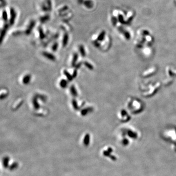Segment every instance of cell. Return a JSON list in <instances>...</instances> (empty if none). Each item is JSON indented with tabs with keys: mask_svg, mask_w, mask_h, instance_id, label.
Returning <instances> with one entry per match:
<instances>
[{
	"mask_svg": "<svg viewBox=\"0 0 176 176\" xmlns=\"http://www.w3.org/2000/svg\"><path fill=\"white\" fill-rule=\"evenodd\" d=\"M83 64L89 70H93L94 68H93V66L91 65V64H90V63H89L88 62H87V61H85L83 62Z\"/></svg>",
	"mask_w": 176,
	"mask_h": 176,
	"instance_id": "cell-27",
	"label": "cell"
},
{
	"mask_svg": "<svg viewBox=\"0 0 176 176\" xmlns=\"http://www.w3.org/2000/svg\"><path fill=\"white\" fill-rule=\"evenodd\" d=\"M33 103L35 109L38 110L40 108V105L37 101V97H34L33 98Z\"/></svg>",
	"mask_w": 176,
	"mask_h": 176,
	"instance_id": "cell-18",
	"label": "cell"
},
{
	"mask_svg": "<svg viewBox=\"0 0 176 176\" xmlns=\"http://www.w3.org/2000/svg\"><path fill=\"white\" fill-rule=\"evenodd\" d=\"M2 18L3 20L6 22H7L8 21V15H7V11L6 10H4L2 12Z\"/></svg>",
	"mask_w": 176,
	"mask_h": 176,
	"instance_id": "cell-25",
	"label": "cell"
},
{
	"mask_svg": "<svg viewBox=\"0 0 176 176\" xmlns=\"http://www.w3.org/2000/svg\"><path fill=\"white\" fill-rule=\"evenodd\" d=\"M166 73L168 77L173 78V77L176 76V69L172 67L168 66L166 68Z\"/></svg>",
	"mask_w": 176,
	"mask_h": 176,
	"instance_id": "cell-8",
	"label": "cell"
},
{
	"mask_svg": "<svg viewBox=\"0 0 176 176\" xmlns=\"http://www.w3.org/2000/svg\"><path fill=\"white\" fill-rule=\"evenodd\" d=\"M50 19V16L49 14H46L43 16H42L40 17L39 20L42 23H46V22H47L48 21H49Z\"/></svg>",
	"mask_w": 176,
	"mask_h": 176,
	"instance_id": "cell-14",
	"label": "cell"
},
{
	"mask_svg": "<svg viewBox=\"0 0 176 176\" xmlns=\"http://www.w3.org/2000/svg\"><path fill=\"white\" fill-rule=\"evenodd\" d=\"M60 86L62 88H66L68 86V82L65 79H62L60 82Z\"/></svg>",
	"mask_w": 176,
	"mask_h": 176,
	"instance_id": "cell-22",
	"label": "cell"
},
{
	"mask_svg": "<svg viewBox=\"0 0 176 176\" xmlns=\"http://www.w3.org/2000/svg\"><path fill=\"white\" fill-rule=\"evenodd\" d=\"M30 79H31V76L29 74H27L26 75H25L24 78L23 79V84H25V85H26V84H28L30 81Z\"/></svg>",
	"mask_w": 176,
	"mask_h": 176,
	"instance_id": "cell-17",
	"label": "cell"
},
{
	"mask_svg": "<svg viewBox=\"0 0 176 176\" xmlns=\"http://www.w3.org/2000/svg\"><path fill=\"white\" fill-rule=\"evenodd\" d=\"M118 30L119 32L121 33L122 37L126 40H130L131 38V34L129 30L124 29L121 26H118Z\"/></svg>",
	"mask_w": 176,
	"mask_h": 176,
	"instance_id": "cell-5",
	"label": "cell"
},
{
	"mask_svg": "<svg viewBox=\"0 0 176 176\" xmlns=\"http://www.w3.org/2000/svg\"><path fill=\"white\" fill-rule=\"evenodd\" d=\"M69 35L67 33H65L63 36V40H62V45L64 47H65L66 46H67L68 41H69Z\"/></svg>",
	"mask_w": 176,
	"mask_h": 176,
	"instance_id": "cell-15",
	"label": "cell"
},
{
	"mask_svg": "<svg viewBox=\"0 0 176 176\" xmlns=\"http://www.w3.org/2000/svg\"><path fill=\"white\" fill-rule=\"evenodd\" d=\"M9 24H5L4 26V27L3 28V29L2 30V31H1V37H0V41H1V43H2L3 40H4V38H5V35L6 34V33H7V29H8V26H9Z\"/></svg>",
	"mask_w": 176,
	"mask_h": 176,
	"instance_id": "cell-10",
	"label": "cell"
},
{
	"mask_svg": "<svg viewBox=\"0 0 176 176\" xmlns=\"http://www.w3.org/2000/svg\"><path fill=\"white\" fill-rule=\"evenodd\" d=\"M126 109L131 114L136 115L141 113L144 109L143 101L138 98L130 97L128 98L125 102Z\"/></svg>",
	"mask_w": 176,
	"mask_h": 176,
	"instance_id": "cell-2",
	"label": "cell"
},
{
	"mask_svg": "<svg viewBox=\"0 0 176 176\" xmlns=\"http://www.w3.org/2000/svg\"><path fill=\"white\" fill-rule=\"evenodd\" d=\"M157 72V68L156 66H152L142 72L141 76L143 77H148L155 74Z\"/></svg>",
	"mask_w": 176,
	"mask_h": 176,
	"instance_id": "cell-4",
	"label": "cell"
},
{
	"mask_svg": "<svg viewBox=\"0 0 176 176\" xmlns=\"http://www.w3.org/2000/svg\"><path fill=\"white\" fill-rule=\"evenodd\" d=\"M38 31H39L40 38L41 40L44 39L46 37V35L45 33H44V31L41 26H39L38 27Z\"/></svg>",
	"mask_w": 176,
	"mask_h": 176,
	"instance_id": "cell-19",
	"label": "cell"
},
{
	"mask_svg": "<svg viewBox=\"0 0 176 176\" xmlns=\"http://www.w3.org/2000/svg\"><path fill=\"white\" fill-rule=\"evenodd\" d=\"M79 51L80 52V54L82 57H85L86 56V52H85L84 47L83 45H80L79 46Z\"/></svg>",
	"mask_w": 176,
	"mask_h": 176,
	"instance_id": "cell-23",
	"label": "cell"
},
{
	"mask_svg": "<svg viewBox=\"0 0 176 176\" xmlns=\"http://www.w3.org/2000/svg\"><path fill=\"white\" fill-rule=\"evenodd\" d=\"M77 75V70L76 69V70H75L74 71V72H73V74H72V76L73 78H75V77H76Z\"/></svg>",
	"mask_w": 176,
	"mask_h": 176,
	"instance_id": "cell-35",
	"label": "cell"
},
{
	"mask_svg": "<svg viewBox=\"0 0 176 176\" xmlns=\"http://www.w3.org/2000/svg\"><path fill=\"white\" fill-rule=\"evenodd\" d=\"M89 138H90V136L89 135V134H87L86 136H85V139H84V141H85V143L86 144L88 143L89 142Z\"/></svg>",
	"mask_w": 176,
	"mask_h": 176,
	"instance_id": "cell-33",
	"label": "cell"
},
{
	"mask_svg": "<svg viewBox=\"0 0 176 176\" xmlns=\"http://www.w3.org/2000/svg\"><path fill=\"white\" fill-rule=\"evenodd\" d=\"M17 14L15 11V10L13 7H11L10 8V18L9 20V24L10 26H13L14 24L15 20L16 18Z\"/></svg>",
	"mask_w": 176,
	"mask_h": 176,
	"instance_id": "cell-6",
	"label": "cell"
},
{
	"mask_svg": "<svg viewBox=\"0 0 176 176\" xmlns=\"http://www.w3.org/2000/svg\"><path fill=\"white\" fill-rule=\"evenodd\" d=\"M46 5L48 8L49 11L52 10V2L51 0H46Z\"/></svg>",
	"mask_w": 176,
	"mask_h": 176,
	"instance_id": "cell-26",
	"label": "cell"
},
{
	"mask_svg": "<svg viewBox=\"0 0 176 176\" xmlns=\"http://www.w3.org/2000/svg\"><path fill=\"white\" fill-rule=\"evenodd\" d=\"M141 53L145 57H150L153 53V50L151 47V46H146L141 49Z\"/></svg>",
	"mask_w": 176,
	"mask_h": 176,
	"instance_id": "cell-7",
	"label": "cell"
},
{
	"mask_svg": "<svg viewBox=\"0 0 176 176\" xmlns=\"http://www.w3.org/2000/svg\"><path fill=\"white\" fill-rule=\"evenodd\" d=\"M64 75L66 76V77L67 78L68 80L69 81H72V80L73 79V77H72V75H71V74L69 72H68L67 71H66V70H64Z\"/></svg>",
	"mask_w": 176,
	"mask_h": 176,
	"instance_id": "cell-24",
	"label": "cell"
},
{
	"mask_svg": "<svg viewBox=\"0 0 176 176\" xmlns=\"http://www.w3.org/2000/svg\"><path fill=\"white\" fill-rule=\"evenodd\" d=\"M84 1L85 0H77V2L79 5H83Z\"/></svg>",
	"mask_w": 176,
	"mask_h": 176,
	"instance_id": "cell-36",
	"label": "cell"
},
{
	"mask_svg": "<svg viewBox=\"0 0 176 176\" xmlns=\"http://www.w3.org/2000/svg\"><path fill=\"white\" fill-rule=\"evenodd\" d=\"M41 8H42V10L43 11H44V12L49 11L48 8H47V7L46 6V5L45 4H43L42 5Z\"/></svg>",
	"mask_w": 176,
	"mask_h": 176,
	"instance_id": "cell-29",
	"label": "cell"
},
{
	"mask_svg": "<svg viewBox=\"0 0 176 176\" xmlns=\"http://www.w3.org/2000/svg\"><path fill=\"white\" fill-rule=\"evenodd\" d=\"M92 43H93V44L94 45V46H95L96 47H100L101 46L100 44L99 43V42H98L97 40L94 41Z\"/></svg>",
	"mask_w": 176,
	"mask_h": 176,
	"instance_id": "cell-32",
	"label": "cell"
},
{
	"mask_svg": "<svg viewBox=\"0 0 176 176\" xmlns=\"http://www.w3.org/2000/svg\"><path fill=\"white\" fill-rule=\"evenodd\" d=\"M1 7H4L5 6L7 5V2L5 0H1Z\"/></svg>",
	"mask_w": 176,
	"mask_h": 176,
	"instance_id": "cell-34",
	"label": "cell"
},
{
	"mask_svg": "<svg viewBox=\"0 0 176 176\" xmlns=\"http://www.w3.org/2000/svg\"><path fill=\"white\" fill-rule=\"evenodd\" d=\"M70 91L71 92L72 95L74 97H76L78 95L77 94V92L76 91V90L75 89V87L74 85H72L71 88H70Z\"/></svg>",
	"mask_w": 176,
	"mask_h": 176,
	"instance_id": "cell-20",
	"label": "cell"
},
{
	"mask_svg": "<svg viewBox=\"0 0 176 176\" xmlns=\"http://www.w3.org/2000/svg\"><path fill=\"white\" fill-rule=\"evenodd\" d=\"M117 117L119 120L122 122H126L131 118V114L126 108H121L117 113Z\"/></svg>",
	"mask_w": 176,
	"mask_h": 176,
	"instance_id": "cell-3",
	"label": "cell"
},
{
	"mask_svg": "<svg viewBox=\"0 0 176 176\" xmlns=\"http://www.w3.org/2000/svg\"><path fill=\"white\" fill-rule=\"evenodd\" d=\"M81 63H78V64L76 66H75V68L76 69H78L79 68H80V67H81Z\"/></svg>",
	"mask_w": 176,
	"mask_h": 176,
	"instance_id": "cell-37",
	"label": "cell"
},
{
	"mask_svg": "<svg viewBox=\"0 0 176 176\" xmlns=\"http://www.w3.org/2000/svg\"><path fill=\"white\" fill-rule=\"evenodd\" d=\"M68 9H69V7H68L67 6H65L64 7H63L61 9H60L59 10V11L60 12H64V11L68 10Z\"/></svg>",
	"mask_w": 176,
	"mask_h": 176,
	"instance_id": "cell-31",
	"label": "cell"
},
{
	"mask_svg": "<svg viewBox=\"0 0 176 176\" xmlns=\"http://www.w3.org/2000/svg\"><path fill=\"white\" fill-rule=\"evenodd\" d=\"M58 47V44L57 42H55L52 46V50L53 52H56Z\"/></svg>",
	"mask_w": 176,
	"mask_h": 176,
	"instance_id": "cell-30",
	"label": "cell"
},
{
	"mask_svg": "<svg viewBox=\"0 0 176 176\" xmlns=\"http://www.w3.org/2000/svg\"><path fill=\"white\" fill-rule=\"evenodd\" d=\"M137 37L135 41V45L141 49L146 46H151L153 43L154 38L149 31L146 29H140L137 31Z\"/></svg>",
	"mask_w": 176,
	"mask_h": 176,
	"instance_id": "cell-1",
	"label": "cell"
},
{
	"mask_svg": "<svg viewBox=\"0 0 176 176\" xmlns=\"http://www.w3.org/2000/svg\"><path fill=\"white\" fill-rule=\"evenodd\" d=\"M106 35V32L105 30L101 31L98 35L97 40L98 42H102L105 39Z\"/></svg>",
	"mask_w": 176,
	"mask_h": 176,
	"instance_id": "cell-12",
	"label": "cell"
},
{
	"mask_svg": "<svg viewBox=\"0 0 176 176\" xmlns=\"http://www.w3.org/2000/svg\"><path fill=\"white\" fill-rule=\"evenodd\" d=\"M93 111V108L91 107H88L87 108L83 109L81 111V115L83 116H85L88 114L89 112H91V111Z\"/></svg>",
	"mask_w": 176,
	"mask_h": 176,
	"instance_id": "cell-16",
	"label": "cell"
},
{
	"mask_svg": "<svg viewBox=\"0 0 176 176\" xmlns=\"http://www.w3.org/2000/svg\"><path fill=\"white\" fill-rule=\"evenodd\" d=\"M83 5L88 9H91L94 6V2L92 0H85Z\"/></svg>",
	"mask_w": 176,
	"mask_h": 176,
	"instance_id": "cell-11",
	"label": "cell"
},
{
	"mask_svg": "<svg viewBox=\"0 0 176 176\" xmlns=\"http://www.w3.org/2000/svg\"><path fill=\"white\" fill-rule=\"evenodd\" d=\"M42 54L44 57H45L46 58L50 60H52V61H55V59H56L55 57L51 53L45 52H43Z\"/></svg>",
	"mask_w": 176,
	"mask_h": 176,
	"instance_id": "cell-13",
	"label": "cell"
},
{
	"mask_svg": "<svg viewBox=\"0 0 176 176\" xmlns=\"http://www.w3.org/2000/svg\"><path fill=\"white\" fill-rule=\"evenodd\" d=\"M72 106H73V107L75 110H78L79 109V107H78L77 101L75 99H73L72 100Z\"/></svg>",
	"mask_w": 176,
	"mask_h": 176,
	"instance_id": "cell-28",
	"label": "cell"
},
{
	"mask_svg": "<svg viewBox=\"0 0 176 176\" xmlns=\"http://www.w3.org/2000/svg\"><path fill=\"white\" fill-rule=\"evenodd\" d=\"M35 25H36V22L34 20H31L26 30H25V34L26 35H28L31 33Z\"/></svg>",
	"mask_w": 176,
	"mask_h": 176,
	"instance_id": "cell-9",
	"label": "cell"
},
{
	"mask_svg": "<svg viewBox=\"0 0 176 176\" xmlns=\"http://www.w3.org/2000/svg\"><path fill=\"white\" fill-rule=\"evenodd\" d=\"M78 57V54H77V53H75L74 54V55H73V58H72V66L73 67H75V64H76V61H77V60Z\"/></svg>",
	"mask_w": 176,
	"mask_h": 176,
	"instance_id": "cell-21",
	"label": "cell"
}]
</instances>
